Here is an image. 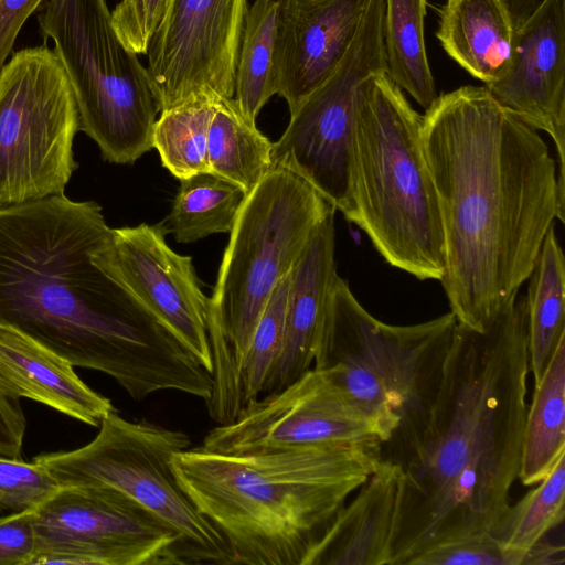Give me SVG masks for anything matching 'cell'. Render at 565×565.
I'll use <instances>...</instances> for the list:
<instances>
[{
	"instance_id": "6da1fadb",
	"label": "cell",
	"mask_w": 565,
	"mask_h": 565,
	"mask_svg": "<svg viewBox=\"0 0 565 565\" xmlns=\"http://www.w3.org/2000/svg\"><path fill=\"white\" fill-rule=\"evenodd\" d=\"M110 233L98 203L64 193L0 206V328L111 376L136 401L160 391L207 401L212 374L93 263Z\"/></svg>"
},
{
	"instance_id": "7a4b0ae2",
	"label": "cell",
	"mask_w": 565,
	"mask_h": 565,
	"mask_svg": "<svg viewBox=\"0 0 565 565\" xmlns=\"http://www.w3.org/2000/svg\"><path fill=\"white\" fill-rule=\"evenodd\" d=\"M422 139L444 235L439 281L457 322L483 331L564 222L565 184L537 130L486 86L437 96Z\"/></svg>"
},
{
	"instance_id": "3957f363",
	"label": "cell",
	"mask_w": 565,
	"mask_h": 565,
	"mask_svg": "<svg viewBox=\"0 0 565 565\" xmlns=\"http://www.w3.org/2000/svg\"><path fill=\"white\" fill-rule=\"evenodd\" d=\"M529 373L525 296L483 331L457 322L429 426L403 467L391 565L495 530L519 478Z\"/></svg>"
},
{
	"instance_id": "277c9868",
	"label": "cell",
	"mask_w": 565,
	"mask_h": 565,
	"mask_svg": "<svg viewBox=\"0 0 565 565\" xmlns=\"http://www.w3.org/2000/svg\"><path fill=\"white\" fill-rule=\"evenodd\" d=\"M381 448L340 443L235 456L200 446L177 452L172 469L225 540L235 565H303L381 461Z\"/></svg>"
},
{
	"instance_id": "5b68a950",
	"label": "cell",
	"mask_w": 565,
	"mask_h": 565,
	"mask_svg": "<svg viewBox=\"0 0 565 565\" xmlns=\"http://www.w3.org/2000/svg\"><path fill=\"white\" fill-rule=\"evenodd\" d=\"M457 320L451 312L426 322L377 320L335 278L313 369L349 402L395 427L381 458L402 468L418 450L440 390Z\"/></svg>"
},
{
	"instance_id": "8992f818",
	"label": "cell",
	"mask_w": 565,
	"mask_h": 565,
	"mask_svg": "<svg viewBox=\"0 0 565 565\" xmlns=\"http://www.w3.org/2000/svg\"><path fill=\"white\" fill-rule=\"evenodd\" d=\"M422 124L423 116L386 73L363 83L347 220L364 231L391 266L419 280H440L444 235Z\"/></svg>"
},
{
	"instance_id": "52a82bcc",
	"label": "cell",
	"mask_w": 565,
	"mask_h": 565,
	"mask_svg": "<svg viewBox=\"0 0 565 565\" xmlns=\"http://www.w3.org/2000/svg\"><path fill=\"white\" fill-rule=\"evenodd\" d=\"M331 210L305 179L279 167L246 195L210 297L213 386L205 403L217 424L232 420L235 370L273 291Z\"/></svg>"
},
{
	"instance_id": "ba28073f",
	"label": "cell",
	"mask_w": 565,
	"mask_h": 565,
	"mask_svg": "<svg viewBox=\"0 0 565 565\" xmlns=\"http://www.w3.org/2000/svg\"><path fill=\"white\" fill-rule=\"evenodd\" d=\"M190 446V437L181 430L147 419L128 420L113 411L87 445L42 452L33 461L61 487L103 488L126 500L177 537L183 565H233L225 540L173 472V456Z\"/></svg>"
},
{
	"instance_id": "9c48e42d",
	"label": "cell",
	"mask_w": 565,
	"mask_h": 565,
	"mask_svg": "<svg viewBox=\"0 0 565 565\" xmlns=\"http://www.w3.org/2000/svg\"><path fill=\"white\" fill-rule=\"evenodd\" d=\"M38 21L71 83L79 130L102 157L131 164L151 150L157 103L146 67L114 29L106 0H46Z\"/></svg>"
},
{
	"instance_id": "30bf717a",
	"label": "cell",
	"mask_w": 565,
	"mask_h": 565,
	"mask_svg": "<svg viewBox=\"0 0 565 565\" xmlns=\"http://www.w3.org/2000/svg\"><path fill=\"white\" fill-rule=\"evenodd\" d=\"M79 116L65 70L46 44L0 71V206L64 193L77 168Z\"/></svg>"
},
{
	"instance_id": "8fae6325",
	"label": "cell",
	"mask_w": 565,
	"mask_h": 565,
	"mask_svg": "<svg viewBox=\"0 0 565 565\" xmlns=\"http://www.w3.org/2000/svg\"><path fill=\"white\" fill-rule=\"evenodd\" d=\"M383 15L384 0H370L338 67L290 114L286 130L271 147V168L305 179L345 218L352 203L359 93L370 77L386 73Z\"/></svg>"
},
{
	"instance_id": "7c38bea8",
	"label": "cell",
	"mask_w": 565,
	"mask_h": 565,
	"mask_svg": "<svg viewBox=\"0 0 565 565\" xmlns=\"http://www.w3.org/2000/svg\"><path fill=\"white\" fill-rule=\"evenodd\" d=\"M30 565H183L177 537L117 494L61 487L34 509Z\"/></svg>"
},
{
	"instance_id": "4fadbf2b",
	"label": "cell",
	"mask_w": 565,
	"mask_h": 565,
	"mask_svg": "<svg viewBox=\"0 0 565 565\" xmlns=\"http://www.w3.org/2000/svg\"><path fill=\"white\" fill-rule=\"evenodd\" d=\"M395 427L343 397L315 369L286 387L249 402L234 420L217 425L202 448L252 455L340 443L384 445Z\"/></svg>"
},
{
	"instance_id": "5bb4252c",
	"label": "cell",
	"mask_w": 565,
	"mask_h": 565,
	"mask_svg": "<svg viewBox=\"0 0 565 565\" xmlns=\"http://www.w3.org/2000/svg\"><path fill=\"white\" fill-rule=\"evenodd\" d=\"M247 0H168L147 50L159 113L234 96Z\"/></svg>"
},
{
	"instance_id": "9a60e30c",
	"label": "cell",
	"mask_w": 565,
	"mask_h": 565,
	"mask_svg": "<svg viewBox=\"0 0 565 565\" xmlns=\"http://www.w3.org/2000/svg\"><path fill=\"white\" fill-rule=\"evenodd\" d=\"M163 225L111 228L92 260L130 292L212 374L210 298L202 291L192 258L171 249Z\"/></svg>"
},
{
	"instance_id": "2e32d148",
	"label": "cell",
	"mask_w": 565,
	"mask_h": 565,
	"mask_svg": "<svg viewBox=\"0 0 565 565\" xmlns=\"http://www.w3.org/2000/svg\"><path fill=\"white\" fill-rule=\"evenodd\" d=\"M486 88L502 107L550 135L565 184V0H542L516 23L509 70Z\"/></svg>"
},
{
	"instance_id": "e0dca14e",
	"label": "cell",
	"mask_w": 565,
	"mask_h": 565,
	"mask_svg": "<svg viewBox=\"0 0 565 565\" xmlns=\"http://www.w3.org/2000/svg\"><path fill=\"white\" fill-rule=\"evenodd\" d=\"M370 0H278L275 92L290 114L338 67Z\"/></svg>"
},
{
	"instance_id": "ac0fdd59",
	"label": "cell",
	"mask_w": 565,
	"mask_h": 565,
	"mask_svg": "<svg viewBox=\"0 0 565 565\" xmlns=\"http://www.w3.org/2000/svg\"><path fill=\"white\" fill-rule=\"evenodd\" d=\"M334 213L316 227L289 275L284 334L262 394L279 391L311 369L327 306L338 277Z\"/></svg>"
},
{
	"instance_id": "d6986e66",
	"label": "cell",
	"mask_w": 565,
	"mask_h": 565,
	"mask_svg": "<svg viewBox=\"0 0 565 565\" xmlns=\"http://www.w3.org/2000/svg\"><path fill=\"white\" fill-rule=\"evenodd\" d=\"M403 468L381 459L313 544L303 565H391Z\"/></svg>"
},
{
	"instance_id": "ffe728a7",
	"label": "cell",
	"mask_w": 565,
	"mask_h": 565,
	"mask_svg": "<svg viewBox=\"0 0 565 565\" xmlns=\"http://www.w3.org/2000/svg\"><path fill=\"white\" fill-rule=\"evenodd\" d=\"M0 393L42 403L93 427L115 411L66 360L6 328H0Z\"/></svg>"
},
{
	"instance_id": "44dd1931",
	"label": "cell",
	"mask_w": 565,
	"mask_h": 565,
	"mask_svg": "<svg viewBox=\"0 0 565 565\" xmlns=\"http://www.w3.org/2000/svg\"><path fill=\"white\" fill-rule=\"evenodd\" d=\"M515 26L508 0H447L436 36L455 62L489 85L509 70Z\"/></svg>"
},
{
	"instance_id": "7402d4cb",
	"label": "cell",
	"mask_w": 565,
	"mask_h": 565,
	"mask_svg": "<svg viewBox=\"0 0 565 565\" xmlns=\"http://www.w3.org/2000/svg\"><path fill=\"white\" fill-rule=\"evenodd\" d=\"M565 454V337L555 349L526 409L519 478L542 481Z\"/></svg>"
},
{
	"instance_id": "603a6c76",
	"label": "cell",
	"mask_w": 565,
	"mask_h": 565,
	"mask_svg": "<svg viewBox=\"0 0 565 565\" xmlns=\"http://www.w3.org/2000/svg\"><path fill=\"white\" fill-rule=\"evenodd\" d=\"M527 279L529 364L536 382L565 337V259L554 225L547 231Z\"/></svg>"
},
{
	"instance_id": "cb8c5ba5",
	"label": "cell",
	"mask_w": 565,
	"mask_h": 565,
	"mask_svg": "<svg viewBox=\"0 0 565 565\" xmlns=\"http://www.w3.org/2000/svg\"><path fill=\"white\" fill-rule=\"evenodd\" d=\"M426 0H384L387 76L425 110L437 98L425 43Z\"/></svg>"
},
{
	"instance_id": "d4e9b609",
	"label": "cell",
	"mask_w": 565,
	"mask_h": 565,
	"mask_svg": "<svg viewBox=\"0 0 565 565\" xmlns=\"http://www.w3.org/2000/svg\"><path fill=\"white\" fill-rule=\"evenodd\" d=\"M271 147L233 98L216 102L207 132L209 172L248 194L271 169Z\"/></svg>"
},
{
	"instance_id": "484cf974",
	"label": "cell",
	"mask_w": 565,
	"mask_h": 565,
	"mask_svg": "<svg viewBox=\"0 0 565 565\" xmlns=\"http://www.w3.org/2000/svg\"><path fill=\"white\" fill-rule=\"evenodd\" d=\"M246 193L232 182L202 172L180 180L163 226L179 243H194L212 234L230 233Z\"/></svg>"
},
{
	"instance_id": "4316f807",
	"label": "cell",
	"mask_w": 565,
	"mask_h": 565,
	"mask_svg": "<svg viewBox=\"0 0 565 565\" xmlns=\"http://www.w3.org/2000/svg\"><path fill=\"white\" fill-rule=\"evenodd\" d=\"M278 0H255L248 8L237 55L234 96L250 122L276 94L274 50Z\"/></svg>"
},
{
	"instance_id": "83f0119b",
	"label": "cell",
	"mask_w": 565,
	"mask_h": 565,
	"mask_svg": "<svg viewBox=\"0 0 565 565\" xmlns=\"http://www.w3.org/2000/svg\"><path fill=\"white\" fill-rule=\"evenodd\" d=\"M537 484L514 505H509L491 534L518 565H526L527 552L564 521L565 454Z\"/></svg>"
},
{
	"instance_id": "f1b7e54d",
	"label": "cell",
	"mask_w": 565,
	"mask_h": 565,
	"mask_svg": "<svg viewBox=\"0 0 565 565\" xmlns=\"http://www.w3.org/2000/svg\"><path fill=\"white\" fill-rule=\"evenodd\" d=\"M216 102L194 100L160 113L152 146L162 166L177 179L209 172L207 132Z\"/></svg>"
},
{
	"instance_id": "f546056e",
	"label": "cell",
	"mask_w": 565,
	"mask_h": 565,
	"mask_svg": "<svg viewBox=\"0 0 565 565\" xmlns=\"http://www.w3.org/2000/svg\"><path fill=\"white\" fill-rule=\"evenodd\" d=\"M289 275L273 291L252 335L249 345L241 356L233 380L232 420L263 391L266 377L279 353L282 334Z\"/></svg>"
},
{
	"instance_id": "4dcf8cb0",
	"label": "cell",
	"mask_w": 565,
	"mask_h": 565,
	"mask_svg": "<svg viewBox=\"0 0 565 565\" xmlns=\"http://www.w3.org/2000/svg\"><path fill=\"white\" fill-rule=\"evenodd\" d=\"M61 486L41 465L0 456V512L34 509Z\"/></svg>"
},
{
	"instance_id": "1f68e13d",
	"label": "cell",
	"mask_w": 565,
	"mask_h": 565,
	"mask_svg": "<svg viewBox=\"0 0 565 565\" xmlns=\"http://www.w3.org/2000/svg\"><path fill=\"white\" fill-rule=\"evenodd\" d=\"M168 0H121L111 22L121 43L132 53L147 54Z\"/></svg>"
},
{
	"instance_id": "d6a6232c",
	"label": "cell",
	"mask_w": 565,
	"mask_h": 565,
	"mask_svg": "<svg viewBox=\"0 0 565 565\" xmlns=\"http://www.w3.org/2000/svg\"><path fill=\"white\" fill-rule=\"evenodd\" d=\"M412 565H518V561L487 534L444 544L420 555Z\"/></svg>"
},
{
	"instance_id": "836d02e7",
	"label": "cell",
	"mask_w": 565,
	"mask_h": 565,
	"mask_svg": "<svg viewBox=\"0 0 565 565\" xmlns=\"http://www.w3.org/2000/svg\"><path fill=\"white\" fill-rule=\"evenodd\" d=\"M34 509L0 516V565H30L36 548Z\"/></svg>"
},
{
	"instance_id": "e575fe53",
	"label": "cell",
	"mask_w": 565,
	"mask_h": 565,
	"mask_svg": "<svg viewBox=\"0 0 565 565\" xmlns=\"http://www.w3.org/2000/svg\"><path fill=\"white\" fill-rule=\"evenodd\" d=\"M43 0H0V71L29 17Z\"/></svg>"
},
{
	"instance_id": "d590c367",
	"label": "cell",
	"mask_w": 565,
	"mask_h": 565,
	"mask_svg": "<svg viewBox=\"0 0 565 565\" xmlns=\"http://www.w3.org/2000/svg\"><path fill=\"white\" fill-rule=\"evenodd\" d=\"M26 419L19 399L0 393V456L21 458Z\"/></svg>"
}]
</instances>
